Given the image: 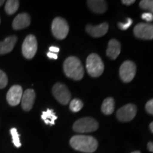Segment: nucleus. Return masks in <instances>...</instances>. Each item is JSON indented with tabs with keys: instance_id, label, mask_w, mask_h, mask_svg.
Instances as JSON below:
<instances>
[{
	"instance_id": "nucleus-1",
	"label": "nucleus",
	"mask_w": 153,
	"mask_h": 153,
	"mask_svg": "<svg viewBox=\"0 0 153 153\" xmlns=\"http://www.w3.org/2000/svg\"><path fill=\"white\" fill-rule=\"evenodd\" d=\"M70 145L74 150L85 153H92L98 148L96 138L85 135H76L71 137Z\"/></svg>"
},
{
	"instance_id": "nucleus-2",
	"label": "nucleus",
	"mask_w": 153,
	"mask_h": 153,
	"mask_svg": "<svg viewBox=\"0 0 153 153\" xmlns=\"http://www.w3.org/2000/svg\"><path fill=\"white\" fill-rule=\"evenodd\" d=\"M63 70L65 75L69 78L79 81L83 78L85 71L81 61L74 56H70L63 63Z\"/></svg>"
},
{
	"instance_id": "nucleus-3",
	"label": "nucleus",
	"mask_w": 153,
	"mask_h": 153,
	"mask_svg": "<svg viewBox=\"0 0 153 153\" xmlns=\"http://www.w3.org/2000/svg\"><path fill=\"white\" fill-rule=\"evenodd\" d=\"M87 72L92 77H98L102 74L104 70V65L98 55L92 53L88 56L86 61Z\"/></svg>"
},
{
	"instance_id": "nucleus-4",
	"label": "nucleus",
	"mask_w": 153,
	"mask_h": 153,
	"mask_svg": "<svg viewBox=\"0 0 153 153\" xmlns=\"http://www.w3.org/2000/svg\"><path fill=\"white\" fill-rule=\"evenodd\" d=\"M99 128L98 122L91 117H84L75 121L73 130L76 133H91L97 131Z\"/></svg>"
},
{
	"instance_id": "nucleus-5",
	"label": "nucleus",
	"mask_w": 153,
	"mask_h": 153,
	"mask_svg": "<svg viewBox=\"0 0 153 153\" xmlns=\"http://www.w3.org/2000/svg\"><path fill=\"white\" fill-rule=\"evenodd\" d=\"M51 30L53 35L57 39H65L69 33V26L68 22L61 17H57L53 21L51 25Z\"/></svg>"
},
{
	"instance_id": "nucleus-6",
	"label": "nucleus",
	"mask_w": 153,
	"mask_h": 153,
	"mask_svg": "<svg viewBox=\"0 0 153 153\" xmlns=\"http://www.w3.org/2000/svg\"><path fill=\"white\" fill-rule=\"evenodd\" d=\"M53 94L58 102L62 105H67L71 99V94L68 88L62 83H56L53 87Z\"/></svg>"
},
{
	"instance_id": "nucleus-7",
	"label": "nucleus",
	"mask_w": 153,
	"mask_h": 153,
	"mask_svg": "<svg viewBox=\"0 0 153 153\" xmlns=\"http://www.w3.org/2000/svg\"><path fill=\"white\" fill-rule=\"evenodd\" d=\"M38 49L37 40L33 35H28L22 45V54L26 59L30 60L35 56Z\"/></svg>"
},
{
	"instance_id": "nucleus-8",
	"label": "nucleus",
	"mask_w": 153,
	"mask_h": 153,
	"mask_svg": "<svg viewBox=\"0 0 153 153\" xmlns=\"http://www.w3.org/2000/svg\"><path fill=\"white\" fill-rule=\"evenodd\" d=\"M136 73V65L131 60H126L121 65L119 69L120 79L123 82H130L133 79Z\"/></svg>"
},
{
	"instance_id": "nucleus-9",
	"label": "nucleus",
	"mask_w": 153,
	"mask_h": 153,
	"mask_svg": "<svg viewBox=\"0 0 153 153\" xmlns=\"http://www.w3.org/2000/svg\"><path fill=\"white\" fill-rule=\"evenodd\" d=\"M134 35L137 38L143 40L153 39V24L148 23H140L135 26Z\"/></svg>"
},
{
	"instance_id": "nucleus-10",
	"label": "nucleus",
	"mask_w": 153,
	"mask_h": 153,
	"mask_svg": "<svg viewBox=\"0 0 153 153\" xmlns=\"http://www.w3.org/2000/svg\"><path fill=\"white\" fill-rule=\"evenodd\" d=\"M136 114V106L133 104H128L118 109L117 113H116V116L120 121L128 122L135 118Z\"/></svg>"
},
{
	"instance_id": "nucleus-11",
	"label": "nucleus",
	"mask_w": 153,
	"mask_h": 153,
	"mask_svg": "<svg viewBox=\"0 0 153 153\" xmlns=\"http://www.w3.org/2000/svg\"><path fill=\"white\" fill-rule=\"evenodd\" d=\"M23 95L22 87L19 85L12 86L7 94V100L9 105L12 106H17L20 104Z\"/></svg>"
},
{
	"instance_id": "nucleus-12",
	"label": "nucleus",
	"mask_w": 153,
	"mask_h": 153,
	"mask_svg": "<svg viewBox=\"0 0 153 153\" xmlns=\"http://www.w3.org/2000/svg\"><path fill=\"white\" fill-rule=\"evenodd\" d=\"M36 99V93L33 89H28L23 93L22 100V107L26 111H29L33 108Z\"/></svg>"
},
{
	"instance_id": "nucleus-13",
	"label": "nucleus",
	"mask_w": 153,
	"mask_h": 153,
	"mask_svg": "<svg viewBox=\"0 0 153 153\" xmlns=\"http://www.w3.org/2000/svg\"><path fill=\"white\" fill-rule=\"evenodd\" d=\"M108 30V24L106 22H104L98 26H92L88 24L86 26V31L89 35L94 38H99L104 36Z\"/></svg>"
},
{
	"instance_id": "nucleus-14",
	"label": "nucleus",
	"mask_w": 153,
	"mask_h": 153,
	"mask_svg": "<svg viewBox=\"0 0 153 153\" xmlns=\"http://www.w3.org/2000/svg\"><path fill=\"white\" fill-rule=\"evenodd\" d=\"M30 24V17L26 13H22L15 17L12 23V27L15 30L27 28Z\"/></svg>"
},
{
	"instance_id": "nucleus-15",
	"label": "nucleus",
	"mask_w": 153,
	"mask_h": 153,
	"mask_svg": "<svg viewBox=\"0 0 153 153\" xmlns=\"http://www.w3.org/2000/svg\"><path fill=\"white\" fill-rule=\"evenodd\" d=\"M120 50H121V45L119 41L116 39H111L108 42V47H107V56L111 60H116L120 54Z\"/></svg>"
},
{
	"instance_id": "nucleus-16",
	"label": "nucleus",
	"mask_w": 153,
	"mask_h": 153,
	"mask_svg": "<svg viewBox=\"0 0 153 153\" xmlns=\"http://www.w3.org/2000/svg\"><path fill=\"white\" fill-rule=\"evenodd\" d=\"M17 41L16 36H9L0 42V55H4L13 51Z\"/></svg>"
},
{
	"instance_id": "nucleus-17",
	"label": "nucleus",
	"mask_w": 153,
	"mask_h": 153,
	"mask_svg": "<svg viewBox=\"0 0 153 153\" xmlns=\"http://www.w3.org/2000/svg\"><path fill=\"white\" fill-rule=\"evenodd\" d=\"M87 5L93 12L96 14H104L107 10V2L102 0H89Z\"/></svg>"
},
{
	"instance_id": "nucleus-18",
	"label": "nucleus",
	"mask_w": 153,
	"mask_h": 153,
	"mask_svg": "<svg viewBox=\"0 0 153 153\" xmlns=\"http://www.w3.org/2000/svg\"><path fill=\"white\" fill-rule=\"evenodd\" d=\"M115 103L114 99L108 97L104 99L101 105V111L105 115H111L114 111Z\"/></svg>"
},
{
	"instance_id": "nucleus-19",
	"label": "nucleus",
	"mask_w": 153,
	"mask_h": 153,
	"mask_svg": "<svg viewBox=\"0 0 153 153\" xmlns=\"http://www.w3.org/2000/svg\"><path fill=\"white\" fill-rule=\"evenodd\" d=\"M41 118L44 120L46 125L53 126L55 125V121L57 118V116L55 115L54 111L48 108L42 113Z\"/></svg>"
},
{
	"instance_id": "nucleus-20",
	"label": "nucleus",
	"mask_w": 153,
	"mask_h": 153,
	"mask_svg": "<svg viewBox=\"0 0 153 153\" xmlns=\"http://www.w3.org/2000/svg\"><path fill=\"white\" fill-rule=\"evenodd\" d=\"M19 7V1L16 0H9L6 2L5 11L7 14L12 15L16 12Z\"/></svg>"
},
{
	"instance_id": "nucleus-21",
	"label": "nucleus",
	"mask_w": 153,
	"mask_h": 153,
	"mask_svg": "<svg viewBox=\"0 0 153 153\" xmlns=\"http://www.w3.org/2000/svg\"><path fill=\"white\" fill-rule=\"evenodd\" d=\"M83 102L79 99H74L70 101V109L72 112H78L83 108Z\"/></svg>"
},
{
	"instance_id": "nucleus-22",
	"label": "nucleus",
	"mask_w": 153,
	"mask_h": 153,
	"mask_svg": "<svg viewBox=\"0 0 153 153\" xmlns=\"http://www.w3.org/2000/svg\"><path fill=\"white\" fill-rule=\"evenodd\" d=\"M140 7L153 14V0H143L139 4Z\"/></svg>"
},
{
	"instance_id": "nucleus-23",
	"label": "nucleus",
	"mask_w": 153,
	"mask_h": 153,
	"mask_svg": "<svg viewBox=\"0 0 153 153\" xmlns=\"http://www.w3.org/2000/svg\"><path fill=\"white\" fill-rule=\"evenodd\" d=\"M10 133L13 139V143L16 148H20L22 146V143L20 142V138H19V134L18 133L17 130L15 128H13L10 130Z\"/></svg>"
},
{
	"instance_id": "nucleus-24",
	"label": "nucleus",
	"mask_w": 153,
	"mask_h": 153,
	"mask_svg": "<svg viewBox=\"0 0 153 153\" xmlns=\"http://www.w3.org/2000/svg\"><path fill=\"white\" fill-rule=\"evenodd\" d=\"M8 84V78L6 73L0 70V89H4Z\"/></svg>"
},
{
	"instance_id": "nucleus-25",
	"label": "nucleus",
	"mask_w": 153,
	"mask_h": 153,
	"mask_svg": "<svg viewBox=\"0 0 153 153\" xmlns=\"http://www.w3.org/2000/svg\"><path fill=\"white\" fill-rule=\"evenodd\" d=\"M133 24V20L131 19L128 18L127 20H126V23H118V27L120 28V30H127L128 28L131 27V26Z\"/></svg>"
},
{
	"instance_id": "nucleus-26",
	"label": "nucleus",
	"mask_w": 153,
	"mask_h": 153,
	"mask_svg": "<svg viewBox=\"0 0 153 153\" xmlns=\"http://www.w3.org/2000/svg\"><path fill=\"white\" fill-rule=\"evenodd\" d=\"M145 109L148 114L153 115V99H150V101L147 102L146 105H145Z\"/></svg>"
},
{
	"instance_id": "nucleus-27",
	"label": "nucleus",
	"mask_w": 153,
	"mask_h": 153,
	"mask_svg": "<svg viewBox=\"0 0 153 153\" xmlns=\"http://www.w3.org/2000/svg\"><path fill=\"white\" fill-rule=\"evenodd\" d=\"M141 18L147 22H150L153 21V14L150 12H145L141 15Z\"/></svg>"
},
{
	"instance_id": "nucleus-28",
	"label": "nucleus",
	"mask_w": 153,
	"mask_h": 153,
	"mask_svg": "<svg viewBox=\"0 0 153 153\" xmlns=\"http://www.w3.org/2000/svg\"><path fill=\"white\" fill-rule=\"evenodd\" d=\"M49 51L51 53H58L59 51H60V48H59L58 47H56V46H51V47H50Z\"/></svg>"
},
{
	"instance_id": "nucleus-29",
	"label": "nucleus",
	"mask_w": 153,
	"mask_h": 153,
	"mask_svg": "<svg viewBox=\"0 0 153 153\" xmlns=\"http://www.w3.org/2000/svg\"><path fill=\"white\" fill-rule=\"evenodd\" d=\"M47 56L51 59H54V60H57V55L56 54V53L49 52L47 53Z\"/></svg>"
},
{
	"instance_id": "nucleus-30",
	"label": "nucleus",
	"mask_w": 153,
	"mask_h": 153,
	"mask_svg": "<svg viewBox=\"0 0 153 153\" xmlns=\"http://www.w3.org/2000/svg\"><path fill=\"white\" fill-rule=\"evenodd\" d=\"M121 2L123 3V4L129 6V5H131V4H133L135 3V0H123Z\"/></svg>"
},
{
	"instance_id": "nucleus-31",
	"label": "nucleus",
	"mask_w": 153,
	"mask_h": 153,
	"mask_svg": "<svg viewBox=\"0 0 153 153\" xmlns=\"http://www.w3.org/2000/svg\"><path fill=\"white\" fill-rule=\"evenodd\" d=\"M148 149L151 152H153V142H149L148 143Z\"/></svg>"
},
{
	"instance_id": "nucleus-32",
	"label": "nucleus",
	"mask_w": 153,
	"mask_h": 153,
	"mask_svg": "<svg viewBox=\"0 0 153 153\" xmlns=\"http://www.w3.org/2000/svg\"><path fill=\"white\" fill-rule=\"evenodd\" d=\"M149 127H150V131L152 132V133H153V121L152 122V123H150V126H149Z\"/></svg>"
},
{
	"instance_id": "nucleus-33",
	"label": "nucleus",
	"mask_w": 153,
	"mask_h": 153,
	"mask_svg": "<svg viewBox=\"0 0 153 153\" xmlns=\"http://www.w3.org/2000/svg\"><path fill=\"white\" fill-rule=\"evenodd\" d=\"M4 3V0H0V7H1Z\"/></svg>"
},
{
	"instance_id": "nucleus-34",
	"label": "nucleus",
	"mask_w": 153,
	"mask_h": 153,
	"mask_svg": "<svg viewBox=\"0 0 153 153\" xmlns=\"http://www.w3.org/2000/svg\"><path fill=\"white\" fill-rule=\"evenodd\" d=\"M132 153H141L140 151H134V152H133Z\"/></svg>"
},
{
	"instance_id": "nucleus-35",
	"label": "nucleus",
	"mask_w": 153,
	"mask_h": 153,
	"mask_svg": "<svg viewBox=\"0 0 153 153\" xmlns=\"http://www.w3.org/2000/svg\"><path fill=\"white\" fill-rule=\"evenodd\" d=\"M0 22H1V20H0Z\"/></svg>"
}]
</instances>
